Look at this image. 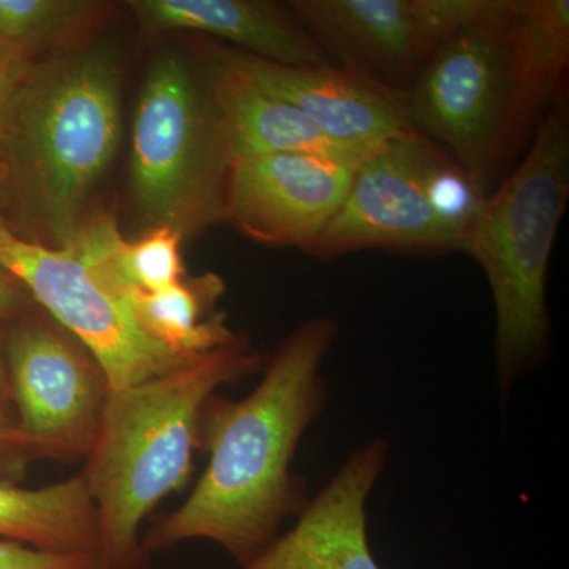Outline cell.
<instances>
[{
    "instance_id": "obj_13",
    "label": "cell",
    "mask_w": 569,
    "mask_h": 569,
    "mask_svg": "<svg viewBox=\"0 0 569 569\" xmlns=\"http://www.w3.org/2000/svg\"><path fill=\"white\" fill-rule=\"evenodd\" d=\"M391 447L370 438L348 455L293 529L279 535L241 569H381L370 549L367 501L387 468Z\"/></svg>"
},
{
    "instance_id": "obj_18",
    "label": "cell",
    "mask_w": 569,
    "mask_h": 569,
    "mask_svg": "<svg viewBox=\"0 0 569 569\" xmlns=\"http://www.w3.org/2000/svg\"><path fill=\"white\" fill-rule=\"evenodd\" d=\"M223 290L219 276L206 274L153 293L132 290L129 296L149 335L176 353L200 356L241 337L228 328L223 313H211Z\"/></svg>"
},
{
    "instance_id": "obj_4",
    "label": "cell",
    "mask_w": 569,
    "mask_h": 569,
    "mask_svg": "<svg viewBox=\"0 0 569 569\" xmlns=\"http://www.w3.org/2000/svg\"><path fill=\"white\" fill-rule=\"evenodd\" d=\"M569 197V110L561 93L526 156L486 198L463 252L488 279L496 305V377L507 399L548 353L546 284Z\"/></svg>"
},
{
    "instance_id": "obj_3",
    "label": "cell",
    "mask_w": 569,
    "mask_h": 569,
    "mask_svg": "<svg viewBox=\"0 0 569 569\" xmlns=\"http://www.w3.org/2000/svg\"><path fill=\"white\" fill-rule=\"evenodd\" d=\"M121 69L104 48L31 63L11 104L2 167L6 192L44 234L73 242L86 206L118 151Z\"/></svg>"
},
{
    "instance_id": "obj_10",
    "label": "cell",
    "mask_w": 569,
    "mask_h": 569,
    "mask_svg": "<svg viewBox=\"0 0 569 569\" xmlns=\"http://www.w3.org/2000/svg\"><path fill=\"white\" fill-rule=\"evenodd\" d=\"M6 356L22 432L44 460H84L111 395L99 362L54 326L26 316L6 336Z\"/></svg>"
},
{
    "instance_id": "obj_19",
    "label": "cell",
    "mask_w": 569,
    "mask_h": 569,
    "mask_svg": "<svg viewBox=\"0 0 569 569\" xmlns=\"http://www.w3.org/2000/svg\"><path fill=\"white\" fill-rule=\"evenodd\" d=\"M91 7L70 0H0V37L31 52L70 31Z\"/></svg>"
},
{
    "instance_id": "obj_17",
    "label": "cell",
    "mask_w": 569,
    "mask_h": 569,
    "mask_svg": "<svg viewBox=\"0 0 569 569\" xmlns=\"http://www.w3.org/2000/svg\"><path fill=\"white\" fill-rule=\"evenodd\" d=\"M0 538L50 552L99 556V516L82 475L37 489L0 478Z\"/></svg>"
},
{
    "instance_id": "obj_2",
    "label": "cell",
    "mask_w": 569,
    "mask_h": 569,
    "mask_svg": "<svg viewBox=\"0 0 569 569\" xmlns=\"http://www.w3.org/2000/svg\"><path fill=\"white\" fill-rule=\"evenodd\" d=\"M264 361L241 336L167 376L111 391L80 471L99 516L102 569H144L142 520L189 482L206 402Z\"/></svg>"
},
{
    "instance_id": "obj_15",
    "label": "cell",
    "mask_w": 569,
    "mask_h": 569,
    "mask_svg": "<svg viewBox=\"0 0 569 569\" xmlns=\"http://www.w3.org/2000/svg\"><path fill=\"white\" fill-rule=\"evenodd\" d=\"M149 32L209 33L280 66H320L329 56L290 9L261 0H137L130 3Z\"/></svg>"
},
{
    "instance_id": "obj_14",
    "label": "cell",
    "mask_w": 569,
    "mask_h": 569,
    "mask_svg": "<svg viewBox=\"0 0 569 569\" xmlns=\"http://www.w3.org/2000/svg\"><path fill=\"white\" fill-rule=\"evenodd\" d=\"M211 80L233 162L246 157L305 153L362 163L376 151L332 140L305 112L258 88L236 66L230 51L217 52Z\"/></svg>"
},
{
    "instance_id": "obj_21",
    "label": "cell",
    "mask_w": 569,
    "mask_h": 569,
    "mask_svg": "<svg viewBox=\"0 0 569 569\" xmlns=\"http://www.w3.org/2000/svg\"><path fill=\"white\" fill-rule=\"evenodd\" d=\"M0 569H102L89 552H50L13 541H0Z\"/></svg>"
},
{
    "instance_id": "obj_25",
    "label": "cell",
    "mask_w": 569,
    "mask_h": 569,
    "mask_svg": "<svg viewBox=\"0 0 569 569\" xmlns=\"http://www.w3.org/2000/svg\"><path fill=\"white\" fill-rule=\"evenodd\" d=\"M14 238H18V236L13 233V230H11L9 223H7V220L3 219L2 213H0V252H2L10 242H13Z\"/></svg>"
},
{
    "instance_id": "obj_11",
    "label": "cell",
    "mask_w": 569,
    "mask_h": 569,
    "mask_svg": "<svg viewBox=\"0 0 569 569\" xmlns=\"http://www.w3.org/2000/svg\"><path fill=\"white\" fill-rule=\"evenodd\" d=\"M359 164L305 153L234 160L222 219L253 241L306 250L346 203Z\"/></svg>"
},
{
    "instance_id": "obj_20",
    "label": "cell",
    "mask_w": 569,
    "mask_h": 569,
    "mask_svg": "<svg viewBox=\"0 0 569 569\" xmlns=\"http://www.w3.org/2000/svg\"><path fill=\"white\" fill-rule=\"evenodd\" d=\"M37 460H44L39 445L22 432L14 407L0 402V478L21 481Z\"/></svg>"
},
{
    "instance_id": "obj_8",
    "label": "cell",
    "mask_w": 569,
    "mask_h": 569,
    "mask_svg": "<svg viewBox=\"0 0 569 569\" xmlns=\"http://www.w3.org/2000/svg\"><path fill=\"white\" fill-rule=\"evenodd\" d=\"M0 269L77 337L102 367L111 391L167 376L203 356L176 353L149 335L129 291L81 236L66 247L18 236L0 252Z\"/></svg>"
},
{
    "instance_id": "obj_24",
    "label": "cell",
    "mask_w": 569,
    "mask_h": 569,
    "mask_svg": "<svg viewBox=\"0 0 569 569\" xmlns=\"http://www.w3.org/2000/svg\"><path fill=\"white\" fill-rule=\"evenodd\" d=\"M0 402L11 403V406H13L9 367H7L6 337H2V335H0Z\"/></svg>"
},
{
    "instance_id": "obj_12",
    "label": "cell",
    "mask_w": 569,
    "mask_h": 569,
    "mask_svg": "<svg viewBox=\"0 0 569 569\" xmlns=\"http://www.w3.org/2000/svg\"><path fill=\"white\" fill-rule=\"evenodd\" d=\"M258 88L305 112L332 140L366 149L415 133L407 92L346 67L280 66L230 51Z\"/></svg>"
},
{
    "instance_id": "obj_5",
    "label": "cell",
    "mask_w": 569,
    "mask_h": 569,
    "mask_svg": "<svg viewBox=\"0 0 569 569\" xmlns=\"http://www.w3.org/2000/svg\"><path fill=\"white\" fill-rule=\"evenodd\" d=\"M488 194L419 132L381 144L359 164L346 203L305 252L320 260L367 249H466Z\"/></svg>"
},
{
    "instance_id": "obj_23",
    "label": "cell",
    "mask_w": 569,
    "mask_h": 569,
    "mask_svg": "<svg viewBox=\"0 0 569 569\" xmlns=\"http://www.w3.org/2000/svg\"><path fill=\"white\" fill-rule=\"evenodd\" d=\"M28 291L14 277L0 269V326L13 325L26 316L29 301Z\"/></svg>"
},
{
    "instance_id": "obj_16",
    "label": "cell",
    "mask_w": 569,
    "mask_h": 569,
    "mask_svg": "<svg viewBox=\"0 0 569 569\" xmlns=\"http://www.w3.org/2000/svg\"><path fill=\"white\" fill-rule=\"evenodd\" d=\"M569 63L568 0H516L512 11V129L519 156L563 93Z\"/></svg>"
},
{
    "instance_id": "obj_9",
    "label": "cell",
    "mask_w": 569,
    "mask_h": 569,
    "mask_svg": "<svg viewBox=\"0 0 569 569\" xmlns=\"http://www.w3.org/2000/svg\"><path fill=\"white\" fill-rule=\"evenodd\" d=\"M500 0H295L291 13L342 67L406 92L449 36Z\"/></svg>"
},
{
    "instance_id": "obj_1",
    "label": "cell",
    "mask_w": 569,
    "mask_h": 569,
    "mask_svg": "<svg viewBox=\"0 0 569 569\" xmlns=\"http://www.w3.org/2000/svg\"><path fill=\"white\" fill-rule=\"evenodd\" d=\"M339 331L335 318L307 320L266 359L252 392L211 396L198 430L208 467L181 507L153 520L141 538L146 556L206 539L244 567L279 537L284 519L305 511L312 497L291 466L328 407L323 365Z\"/></svg>"
},
{
    "instance_id": "obj_22",
    "label": "cell",
    "mask_w": 569,
    "mask_h": 569,
    "mask_svg": "<svg viewBox=\"0 0 569 569\" xmlns=\"http://www.w3.org/2000/svg\"><path fill=\"white\" fill-rule=\"evenodd\" d=\"M31 63V52L0 37V193L6 192L2 149L11 104Z\"/></svg>"
},
{
    "instance_id": "obj_6",
    "label": "cell",
    "mask_w": 569,
    "mask_h": 569,
    "mask_svg": "<svg viewBox=\"0 0 569 569\" xmlns=\"http://www.w3.org/2000/svg\"><path fill=\"white\" fill-rule=\"evenodd\" d=\"M462 26L441 43L407 89L417 132L462 168L489 194L511 173L519 152L512 129V11Z\"/></svg>"
},
{
    "instance_id": "obj_7",
    "label": "cell",
    "mask_w": 569,
    "mask_h": 569,
    "mask_svg": "<svg viewBox=\"0 0 569 569\" xmlns=\"http://www.w3.org/2000/svg\"><path fill=\"white\" fill-rule=\"evenodd\" d=\"M231 163L217 103L206 110L187 63L163 56L134 116L132 190L141 212L157 227L222 217Z\"/></svg>"
}]
</instances>
